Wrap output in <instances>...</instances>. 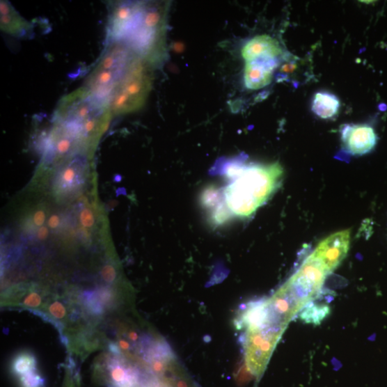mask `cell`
<instances>
[{
    "label": "cell",
    "instance_id": "1",
    "mask_svg": "<svg viewBox=\"0 0 387 387\" xmlns=\"http://www.w3.org/2000/svg\"><path fill=\"white\" fill-rule=\"evenodd\" d=\"M106 42L126 46L151 65L159 56L164 33V8L154 2H110Z\"/></svg>",
    "mask_w": 387,
    "mask_h": 387
},
{
    "label": "cell",
    "instance_id": "2",
    "mask_svg": "<svg viewBox=\"0 0 387 387\" xmlns=\"http://www.w3.org/2000/svg\"><path fill=\"white\" fill-rule=\"evenodd\" d=\"M224 174L230 182L223 189L225 208L238 217L251 216L269 200L283 175L281 166L228 161Z\"/></svg>",
    "mask_w": 387,
    "mask_h": 387
},
{
    "label": "cell",
    "instance_id": "3",
    "mask_svg": "<svg viewBox=\"0 0 387 387\" xmlns=\"http://www.w3.org/2000/svg\"><path fill=\"white\" fill-rule=\"evenodd\" d=\"M54 115L65 129L89 138L106 129L112 116L108 104L84 87L63 97Z\"/></svg>",
    "mask_w": 387,
    "mask_h": 387
},
{
    "label": "cell",
    "instance_id": "4",
    "mask_svg": "<svg viewBox=\"0 0 387 387\" xmlns=\"http://www.w3.org/2000/svg\"><path fill=\"white\" fill-rule=\"evenodd\" d=\"M139 58L122 44L106 42L100 60L86 81L84 88L108 104L115 88Z\"/></svg>",
    "mask_w": 387,
    "mask_h": 387
},
{
    "label": "cell",
    "instance_id": "5",
    "mask_svg": "<svg viewBox=\"0 0 387 387\" xmlns=\"http://www.w3.org/2000/svg\"><path fill=\"white\" fill-rule=\"evenodd\" d=\"M151 64L139 58L110 96L109 107L112 115H122L141 109L152 87Z\"/></svg>",
    "mask_w": 387,
    "mask_h": 387
},
{
    "label": "cell",
    "instance_id": "6",
    "mask_svg": "<svg viewBox=\"0 0 387 387\" xmlns=\"http://www.w3.org/2000/svg\"><path fill=\"white\" fill-rule=\"evenodd\" d=\"M349 245L350 232L343 230L324 239L312 255L319 259L331 274L347 255Z\"/></svg>",
    "mask_w": 387,
    "mask_h": 387
},
{
    "label": "cell",
    "instance_id": "7",
    "mask_svg": "<svg viewBox=\"0 0 387 387\" xmlns=\"http://www.w3.org/2000/svg\"><path fill=\"white\" fill-rule=\"evenodd\" d=\"M278 56L258 55L246 59L245 84L248 89H261L269 85L278 66Z\"/></svg>",
    "mask_w": 387,
    "mask_h": 387
},
{
    "label": "cell",
    "instance_id": "8",
    "mask_svg": "<svg viewBox=\"0 0 387 387\" xmlns=\"http://www.w3.org/2000/svg\"><path fill=\"white\" fill-rule=\"evenodd\" d=\"M345 150L352 156H362L372 152L377 143L374 129L367 125H347L341 131Z\"/></svg>",
    "mask_w": 387,
    "mask_h": 387
},
{
    "label": "cell",
    "instance_id": "9",
    "mask_svg": "<svg viewBox=\"0 0 387 387\" xmlns=\"http://www.w3.org/2000/svg\"><path fill=\"white\" fill-rule=\"evenodd\" d=\"M0 3L1 30L17 38L28 36L32 32L31 23L24 19L10 2L1 0Z\"/></svg>",
    "mask_w": 387,
    "mask_h": 387
},
{
    "label": "cell",
    "instance_id": "10",
    "mask_svg": "<svg viewBox=\"0 0 387 387\" xmlns=\"http://www.w3.org/2000/svg\"><path fill=\"white\" fill-rule=\"evenodd\" d=\"M340 106V101L335 95L328 92H319L314 97L312 111L319 117L326 119L334 116Z\"/></svg>",
    "mask_w": 387,
    "mask_h": 387
},
{
    "label": "cell",
    "instance_id": "11",
    "mask_svg": "<svg viewBox=\"0 0 387 387\" xmlns=\"http://www.w3.org/2000/svg\"><path fill=\"white\" fill-rule=\"evenodd\" d=\"M109 376L116 387H135L139 381V373L114 361L109 368Z\"/></svg>",
    "mask_w": 387,
    "mask_h": 387
},
{
    "label": "cell",
    "instance_id": "12",
    "mask_svg": "<svg viewBox=\"0 0 387 387\" xmlns=\"http://www.w3.org/2000/svg\"><path fill=\"white\" fill-rule=\"evenodd\" d=\"M38 361L35 356L30 352H22L17 354L11 363V372L20 377L36 370Z\"/></svg>",
    "mask_w": 387,
    "mask_h": 387
},
{
    "label": "cell",
    "instance_id": "13",
    "mask_svg": "<svg viewBox=\"0 0 387 387\" xmlns=\"http://www.w3.org/2000/svg\"><path fill=\"white\" fill-rule=\"evenodd\" d=\"M330 313V308L325 303H308L300 312V319L307 323L319 325Z\"/></svg>",
    "mask_w": 387,
    "mask_h": 387
},
{
    "label": "cell",
    "instance_id": "14",
    "mask_svg": "<svg viewBox=\"0 0 387 387\" xmlns=\"http://www.w3.org/2000/svg\"><path fill=\"white\" fill-rule=\"evenodd\" d=\"M84 303L90 313L95 315H102L104 312V306L100 301L96 292H86L83 297Z\"/></svg>",
    "mask_w": 387,
    "mask_h": 387
},
{
    "label": "cell",
    "instance_id": "15",
    "mask_svg": "<svg viewBox=\"0 0 387 387\" xmlns=\"http://www.w3.org/2000/svg\"><path fill=\"white\" fill-rule=\"evenodd\" d=\"M19 381L21 387H44L45 384V379L36 370L19 377Z\"/></svg>",
    "mask_w": 387,
    "mask_h": 387
},
{
    "label": "cell",
    "instance_id": "16",
    "mask_svg": "<svg viewBox=\"0 0 387 387\" xmlns=\"http://www.w3.org/2000/svg\"><path fill=\"white\" fill-rule=\"evenodd\" d=\"M79 221L81 226L85 228H92L95 225V217L93 212L85 208L80 212Z\"/></svg>",
    "mask_w": 387,
    "mask_h": 387
},
{
    "label": "cell",
    "instance_id": "17",
    "mask_svg": "<svg viewBox=\"0 0 387 387\" xmlns=\"http://www.w3.org/2000/svg\"><path fill=\"white\" fill-rule=\"evenodd\" d=\"M72 139L68 137H62L56 143V152L60 155H65L69 152L72 148Z\"/></svg>",
    "mask_w": 387,
    "mask_h": 387
},
{
    "label": "cell",
    "instance_id": "18",
    "mask_svg": "<svg viewBox=\"0 0 387 387\" xmlns=\"http://www.w3.org/2000/svg\"><path fill=\"white\" fill-rule=\"evenodd\" d=\"M48 309H49L52 315L58 319H63L66 315L65 308L63 304L59 301L54 302Z\"/></svg>",
    "mask_w": 387,
    "mask_h": 387
},
{
    "label": "cell",
    "instance_id": "19",
    "mask_svg": "<svg viewBox=\"0 0 387 387\" xmlns=\"http://www.w3.org/2000/svg\"><path fill=\"white\" fill-rule=\"evenodd\" d=\"M103 280L107 283H112L115 281L117 277V273L111 264H106L102 269L101 272Z\"/></svg>",
    "mask_w": 387,
    "mask_h": 387
},
{
    "label": "cell",
    "instance_id": "20",
    "mask_svg": "<svg viewBox=\"0 0 387 387\" xmlns=\"http://www.w3.org/2000/svg\"><path fill=\"white\" fill-rule=\"evenodd\" d=\"M102 303L105 306H109L112 303L113 297L110 290L107 288H101L96 292Z\"/></svg>",
    "mask_w": 387,
    "mask_h": 387
},
{
    "label": "cell",
    "instance_id": "21",
    "mask_svg": "<svg viewBox=\"0 0 387 387\" xmlns=\"http://www.w3.org/2000/svg\"><path fill=\"white\" fill-rule=\"evenodd\" d=\"M41 303V297L35 292L31 293L23 301V305L29 308H38Z\"/></svg>",
    "mask_w": 387,
    "mask_h": 387
},
{
    "label": "cell",
    "instance_id": "22",
    "mask_svg": "<svg viewBox=\"0 0 387 387\" xmlns=\"http://www.w3.org/2000/svg\"><path fill=\"white\" fill-rule=\"evenodd\" d=\"M77 173L74 167L68 166L62 175V180L66 184H71L76 178Z\"/></svg>",
    "mask_w": 387,
    "mask_h": 387
},
{
    "label": "cell",
    "instance_id": "23",
    "mask_svg": "<svg viewBox=\"0 0 387 387\" xmlns=\"http://www.w3.org/2000/svg\"><path fill=\"white\" fill-rule=\"evenodd\" d=\"M33 220L35 226L39 228L43 226L46 221V214L44 210H40L35 212Z\"/></svg>",
    "mask_w": 387,
    "mask_h": 387
},
{
    "label": "cell",
    "instance_id": "24",
    "mask_svg": "<svg viewBox=\"0 0 387 387\" xmlns=\"http://www.w3.org/2000/svg\"><path fill=\"white\" fill-rule=\"evenodd\" d=\"M61 220L58 214H53L47 221V226L52 229H56L60 226Z\"/></svg>",
    "mask_w": 387,
    "mask_h": 387
},
{
    "label": "cell",
    "instance_id": "25",
    "mask_svg": "<svg viewBox=\"0 0 387 387\" xmlns=\"http://www.w3.org/2000/svg\"><path fill=\"white\" fill-rule=\"evenodd\" d=\"M49 229L47 226H42L38 230L37 237L40 241H44L49 236Z\"/></svg>",
    "mask_w": 387,
    "mask_h": 387
},
{
    "label": "cell",
    "instance_id": "26",
    "mask_svg": "<svg viewBox=\"0 0 387 387\" xmlns=\"http://www.w3.org/2000/svg\"><path fill=\"white\" fill-rule=\"evenodd\" d=\"M118 346L120 349H122L124 351H128L129 350L131 346L130 344L125 340H120L118 341Z\"/></svg>",
    "mask_w": 387,
    "mask_h": 387
},
{
    "label": "cell",
    "instance_id": "27",
    "mask_svg": "<svg viewBox=\"0 0 387 387\" xmlns=\"http://www.w3.org/2000/svg\"><path fill=\"white\" fill-rule=\"evenodd\" d=\"M128 337L129 338V340L133 342H137L139 338L138 333L136 331H130L128 333Z\"/></svg>",
    "mask_w": 387,
    "mask_h": 387
},
{
    "label": "cell",
    "instance_id": "28",
    "mask_svg": "<svg viewBox=\"0 0 387 387\" xmlns=\"http://www.w3.org/2000/svg\"><path fill=\"white\" fill-rule=\"evenodd\" d=\"M177 387H188L187 383L183 380H179L176 382Z\"/></svg>",
    "mask_w": 387,
    "mask_h": 387
}]
</instances>
